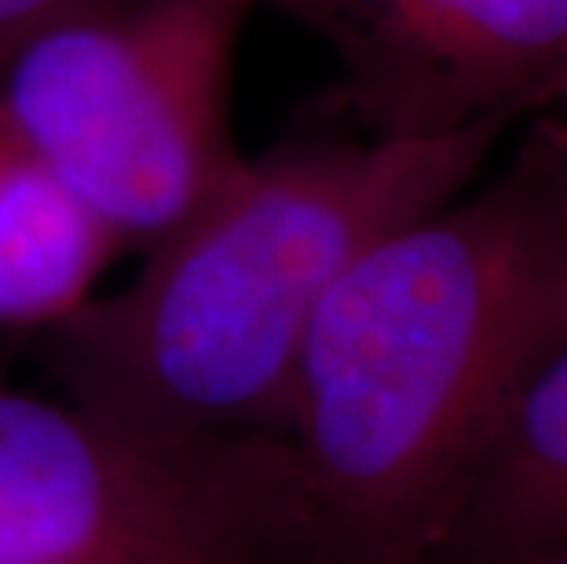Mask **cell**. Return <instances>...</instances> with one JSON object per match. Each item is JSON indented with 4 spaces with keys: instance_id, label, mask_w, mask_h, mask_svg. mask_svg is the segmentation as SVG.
I'll list each match as a JSON object with an SVG mask.
<instances>
[{
    "instance_id": "obj_6",
    "label": "cell",
    "mask_w": 567,
    "mask_h": 564,
    "mask_svg": "<svg viewBox=\"0 0 567 564\" xmlns=\"http://www.w3.org/2000/svg\"><path fill=\"white\" fill-rule=\"evenodd\" d=\"M557 546H567V341L505 407L414 564H494Z\"/></svg>"
},
{
    "instance_id": "obj_4",
    "label": "cell",
    "mask_w": 567,
    "mask_h": 564,
    "mask_svg": "<svg viewBox=\"0 0 567 564\" xmlns=\"http://www.w3.org/2000/svg\"><path fill=\"white\" fill-rule=\"evenodd\" d=\"M0 564H319L279 440L168 448L0 389Z\"/></svg>"
},
{
    "instance_id": "obj_10",
    "label": "cell",
    "mask_w": 567,
    "mask_h": 564,
    "mask_svg": "<svg viewBox=\"0 0 567 564\" xmlns=\"http://www.w3.org/2000/svg\"><path fill=\"white\" fill-rule=\"evenodd\" d=\"M494 564H567V546H557V550H542V554H527V557L494 561Z\"/></svg>"
},
{
    "instance_id": "obj_3",
    "label": "cell",
    "mask_w": 567,
    "mask_h": 564,
    "mask_svg": "<svg viewBox=\"0 0 567 564\" xmlns=\"http://www.w3.org/2000/svg\"><path fill=\"white\" fill-rule=\"evenodd\" d=\"M275 0H70L0 66V122L117 246L184 224L243 162L235 66Z\"/></svg>"
},
{
    "instance_id": "obj_5",
    "label": "cell",
    "mask_w": 567,
    "mask_h": 564,
    "mask_svg": "<svg viewBox=\"0 0 567 564\" xmlns=\"http://www.w3.org/2000/svg\"><path fill=\"white\" fill-rule=\"evenodd\" d=\"M337 59L359 136L535 117L567 81V0H275Z\"/></svg>"
},
{
    "instance_id": "obj_8",
    "label": "cell",
    "mask_w": 567,
    "mask_h": 564,
    "mask_svg": "<svg viewBox=\"0 0 567 564\" xmlns=\"http://www.w3.org/2000/svg\"><path fill=\"white\" fill-rule=\"evenodd\" d=\"M70 0H0V66L8 63L11 52L30 38L33 30L44 27L55 11H63Z\"/></svg>"
},
{
    "instance_id": "obj_9",
    "label": "cell",
    "mask_w": 567,
    "mask_h": 564,
    "mask_svg": "<svg viewBox=\"0 0 567 564\" xmlns=\"http://www.w3.org/2000/svg\"><path fill=\"white\" fill-rule=\"evenodd\" d=\"M546 122L553 125V132H557V140H560V147L567 154V81H564V89L553 95V103L546 106Z\"/></svg>"
},
{
    "instance_id": "obj_2",
    "label": "cell",
    "mask_w": 567,
    "mask_h": 564,
    "mask_svg": "<svg viewBox=\"0 0 567 564\" xmlns=\"http://www.w3.org/2000/svg\"><path fill=\"white\" fill-rule=\"evenodd\" d=\"M286 143L246 158L114 294L41 330L59 396L168 448L282 440L311 322L348 268L487 170L509 129Z\"/></svg>"
},
{
    "instance_id": "obj_1",
    "label": "cell",
    "mask_w": 567,
    "mask_h": 564,
    "mask_svg": "<svg viewBox=\"0 0 567 564\" xmlns=\"http://www.w3.org/2000/svg\"><path fill=\"white\" fill-rule=\"evenodd\" d=\"M567 341V154L546 114L484 184L359 257L311 322L282 454L319 564H414Z\"/></svg>"
},
{
    "instance_id": "obj_7",
    "label": "cell",
    "mask_w": 567,
    "mask_h": 564,
    "mask_svg": "<svg viewBox=\"0 0 567 564\" xmlns=\"http://www.w3.org/2000/svg\"><path fill=\"white\" fill-rule=\"evenodd\" d=\"M122 246L0 122V330H48L89 301Z\"/></svg>"
}]
</instances>
